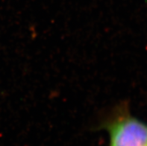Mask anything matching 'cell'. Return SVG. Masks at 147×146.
<instances>
[{"instance_id":"obj_1","label":"cell","mask_w":147,"mask_h":146,"mask_svg":"<svg viewBox=\"0 0 147 146\" xmlns=\"http://www.w3.org/2000/svg\"><path fill=\"white\" fill-rule=\"evenodd\" d=\"M100 127L109 134V146H147V123L131 114L128 102L116 106Z\"/></svg>"}]
</instances>
